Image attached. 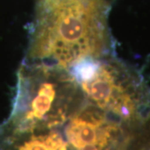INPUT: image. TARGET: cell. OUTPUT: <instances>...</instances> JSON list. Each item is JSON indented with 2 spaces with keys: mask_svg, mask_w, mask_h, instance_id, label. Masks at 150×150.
I'll return each mask as SVG.
<instances>
[{
  "mask_svg": "<svg viewBox=\"0 0 150 150\" xmlns=\"http://www.w3.org/2000/svg\"><path fill=\"white\" fill-rule=\"evenodd\" d=\"M103 1H106V2H108V3H109L110 4H112V3H113L114 1H116V0H103Z\"/></svg>",
  "mask_w": 150,
  "mask_h": 150,
  "instance_id": "obj_4",
  "label": "cell"
},
{
  "mask_svg": "<svg viewBox=\"0 0 150 150\" xmlns=\"http://www.w3.org/2000/svg\"><path fill=\"white\" fill-rule=\"evenodd\" d=\"M111 5L103 0H35L23 60L70 71L114 55Z\"/></svg>",
  "mask_w": 150,
  "mask_h": 150,
  "instance_id": "obj_1",
  "label": "cell"
},
{
  "mask_svg": "<svg viewBox=\"0 0 150 150\" xmlns=\"http://www.w3.org/2000/svg\"><path fill=\"white\" fill-rule=\"evenodd\" d=\"M1 127V126H0ZM3 128V127H1ZM45 128V127H44ZM59 127L47 129L45 133H38L32 129L17 133H25L28 135L19 144L14 146L15 150H68L69 143L66 138L63 137L61 133L57 130ZM4 129V128H3ZM9 130V129H7ZM12 131V130H9ZM16 132V131H13Z\"/></svg>",
  "mask_w": 150,
  "mask_h": 150,
  "instance_id": "obj_3",
  "label": "cell"
},
{
  "mask_svg": "<svg viewBox=\"0 0 150 150\" xmlns=\"http://www.w3.org/2000/svg\"><path fill=\"white\" fill-rule=\"evenodd\" d=\"M70 72L86 98L123 123H143L150 114V87L134 66L115 55L87 61Z\"/></svg>",
  "mask_w": 150,
  "mask_h": 150,
  "instance_id": "obj_2",
  "label": "cell"
}]
</instances>
